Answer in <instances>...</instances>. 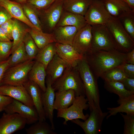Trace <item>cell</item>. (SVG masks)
Returning a JSON list of instances; mask_svg holds the SVG:
<instances>
[{"instance_id":"cell-1","label":"cell","mask_w":134,"mask_h":134,"mask_svg":"<svg viewBox=\"0 0 134 134\" xmlns=\"http://www.w3.org/2000/svg\"><path fill=\"white\" fill-rule=\"evenodd\" d=\"M127 53L114 49L91 52L84 56L93 73L98 78L110 69L119 67L127 63Z\"/></svg>"},{"instance_id":"cell-2","label":"cell","mask_w":134,"mask_h":134,"mask_svg":"<svg viewBox=\"0 0 134 134\" xmlns=\"http://www.w3.org/2000/svg\"><path fill=\"white\" fill-rule=\"evenodd\" d=\"M76 68L82 80L90 111L97 109L102 113L103 112L100 106L98 78L93 73L84 58L78 61Z\"/></svg>"},{"instance_id":"cell-3","label":"cell","mask_w":134,"mask_h":134,"mask_svg":"<svg viewBox=\"0 0 134 134\" xmlns=\"http://www.w3.org/2000/svg\"><path fill=\"white\" fill-rule=\"evenodd\" d=\"M52 86L55 91L60 92L72 89L74 91L76 97L85 96L82 80L76 67L69 66Z\"/></svg>"},{"instance_id":"cell-4","label":"cell","mask_w":134,"mask_h":134,"mask_svg":"<svg viewBox=\"0 0 134 134\" xmlns=\"http://www.w3.org/2000/svg\"><path fill=\"white\" fill-rule=\"evenodd\" d=\"M112 36L115 49L127 53L134 49V41L125 30L118 19L111 16L105 24Z\"/></svg>"},{"instance_id":"cell-5","label":"cell","mask_w":134,"mask_h":134,"mask_svg":"<svg viewBox=\"0 0 134 134\" xmlns=\"http://www.w3.org/2000/svg\"><path fill=\"white\" fill-rule=\"evenodd\" d=\"M35 61L29 59L9 67L5 73L0 85H23L28 80L29 73Z\"/></svg>"},{"instance_id":"cell-6","label":"cell","mask_w":134,"mask_h":134,"mask_svg":"<svg viewBox=\"0 0 134 134\" xmlns=\"http://www.w3.org/2000/svg\"><path fill=\"white\" fill-rule=\"evenodd\" d=\"M86 96L80 95L76 97L73 103L68 107L57 110V117L64 119L63 124L67 125L69 121L77 119L86 120L89 116L87 114H84V110H87L89 107L87 103L88 100Z\"/></svg>"},{"instance_id":"cell-7","label":"cell","mask_w":134,"mask_h":134,"mask_svg":"<svg viewBox=\"0 0 134 134\" xmlns=\"http://www.w3.org/2000/svg\"><path fill=\"white\" fill-rule=\"evenodd\" d=\"M91 26L92 48L90 52L115 49L111 35L105 24Z\"/></svg>"},{"instance_id":"cell-8","label":"cell","mask_w":134,"mask_h":134,"mask_svg":"<svg viewBox=\"0 0 134 134\" xmlns=\"http://www.w3.org/2000/svg\"><path fill=\"white\" fill-rule=\"evenodd\" d=\"M111 16L100 0H93L84 16L91 26L105 24Z\"/></svg>"},{"instance_id":"cell-9","label":"cell","mask_w":134,"mask_h":134,"mask_svg":"<svg viewBox=\"0 0 134 134\" xmlns=\"http://www.w3.org/2000/svg\"><path fill=\"white\" fill-rule=\"evenodd\" d=\"M90 115L84 121L77 119L71 122L80 126L85 134H98L100 131L103 122L108 112L100 113L97 109L90 111Z\"/></svg>"},{"instance_id":"cell-10","label":"cell","mask_w":134,"mask_h":134,"mask_svg":"<svg viewBox=\"0 0 134 134\" xmlns=\"http://www.w3.org/2000/svg\"><path fill=\"white\" fill-rule=\"evenodd\" d=\"M25 119L15 113H4L0 118V134H11L24 129L26 124Z\"/></svg>"},{"instance_id":"cell-11","label":"cell","mask_w":134,"mask_h":134,"mask_svg":"<svg viewBox=\"0 0 134 134\" xmlns=\"http://www.w3.org/2000/svg\"><path fill=\"white\" fill-rule=\"evenodd\" d=\"M92 29V26L87 24L78 31L72 42V46L77 51L83 56L91 51Z\"/></svg>"},{"instance_id":"cell-12","label":"cell","mask_w":134,"mask_h":134,"mask_svg":"<svg viewBox=\"0 0 134 134\" xmlns=\"http://www.w3.org/2000/svg\"><path fill=\"white\" fill-rule=\"evenodd\" d=\"M4 111L8 113H17L19 114L25 119L27 124H33L38 121L39 119L34 106L27 105L14 99L6 107Z\"/></svg>"},{"instance_id":"cell-13","label":"cell","mask_w":134,"mask_h":134,"mask_svg":"<svg viewBox=\"0 0 134 134\" xmlns=\"http://www.w3.org/2000/svg\"><path fill=\"white\" fill-rule=\"evenodd\" d=\"M0 94L10 97L27 105L34 106L30 95L23 85H0Z\"/></svg>"},{"instance_id":"cell-14","label":"cell","mask_w":134,"mask_h":134,"mask_svg":"<svg viewBox=\"0 0 134 134\" xmlns=\"http://www.w3.org/2000/svg\"><path fill=\"white\" fill-rule=\"evenodd\" d=\"M45 91H42V97L44 110L46 118L48 119L53 130H55L54 121L53 106L55 98V91L52 86L50 78L47 77Z\"/></svg>"},{"instance_id":"cell-15","label":"cell","mask_w":134,"mask_h":134,"mask_svg":"<svg viewBox=\"0 0 134 134\" xmlns=\"http://www.w3.org/2000/svg\"><path fill=\"white\" fill-rule=\"evenodd\" d=\"M30 95L34 107L39 116L38 121H45L46 117L43 108L42 100L41 90L34 81L28 79L23 85Z\"/></svg>"},{"instance_id":"cell-16","label":"cell","mask_w":134,"mask_h":134,"mask_svg":"<svg viewBox=\"0 0 134 134\" xmlns=\"http://www.w3.org/2000/svg\"><path fill=\"white\" fill-rule=\"evenodd\" d=\"M56 53L69 66L75 67L84 56L77 51L72 45L56 42Z\"/></svg>"},{"instance_id":"cell-17","label":"cell","mask_w":134,"mask_h":134,"mask_svg":"<svg viewBox=\"0 0 134 134\" xmlns=\"http://www.w3.org/2000/svg\"><path fill=\"white\" fill-rule=\"evenodd\" d=\"M0 6L5 9L12 18L23 22L31 29L38 30L27 18L21 4L10 0H0Z\"/></svg>"},{"instance_id":"cell-18","label":"cell","mask_w":134,"mask_h":134,"mask_svg":"<svg viewBox=\"0 0 134 134\" xmlns=\"http://www.w3.org/2000/svg\"><path fill=\"white\" fill-rule=\"evenodd\" d=\"M69 65L56 53L48 64L46 69L47 77L52 84L63 74Z\"/></svg>"},{"instance_id":"cell-19","label":"cell","mask_w":134,"mask_h":134,"mask_svg":"<svg viewBox=\"0 0 134 134\" xmlns=\"http://www.w3.org/2000/svg\"><path fill=\"white\" fill-rule=\"evenodd\" d=\"M63 0H55L44 10L45 17L49 28L54 29L64 11Z\"/></svg>"},{"instance_id":"cell-20","label":"cell","mask_w":134,"mask_h":134,"mask_svg":"<svg viewBox=\"0 0 134 134\" xmlns=\"http://www.w3.org/2000/svg\"><path fill=\"white\" fill-rule=\"evenodd\" d=\"M117 102L120 104L118 106L107 108L109 114L106 116L107 119L111 116L115 115L118 113H125L134 116V94L125 98H119Z\"/></svg>"},{"instance_id":"cell-21","label":"cell","mask_w":134,"mask_h":134,"mask_svg":"<svg viewBox=\"0 0 134 134\" xmlns=\"http://www.w3.org/2000/svg\"><path fill=\"white\" fill-rule=\"evenodd\" d=\"M53 34L56 42L72 45L74 38L78 30L75 27L60 26L56 27Z\"/></svg>"},{"instance_id":"cell-22","label":"cell","mask_w":134,"mask_h":134,"mask_svg":"<svg viewBox=\"0 0 134 134\" xmlns=\"http://www.w3.org/2000/svg\"><path fill=\"white\" fill-rule=\"evenodd\" d=\"M87 24L84 16L64 10L56 27L72 26L76 27L78 30Z\"/></svg>"},{"instance_id":"cell-23","label":"cell","mask_w":134,"mask_h":134,"mask_svg":"<svg viewBox=\"0 0 134 134\" xmlns=\"http://www.w3.org/2000/svg\"><path fill=\"white\" fill-rule=\"evenodd\" d=\"M47 76L46 68L41 63L35 61L28 74V79L36 83L41 90L45 91V78Z\"/></svg>"},{"instance_id":"cell-24","label":"cell","mask_w":134,"mask_h":134,"mask_svg":"<svg viewBox=\"0 0 134 134\" xmlns=\"http://www.w3.org/2000/svg\"><path fill=\"white\" fill-rule=\"evenodd\" d=\"M100 0L110 15L114 17L118 18L126 12L133 10L122 0Z\"/></svg>"},{"instance_id":"cell-25","label":"cell","mask_w":134,"mask_h":134,"mask_svg":"<svg viewBox=\"0 0 134 134\" xmlns=\"http://www.w3.org/2000/svg\"><path fill=\"white\" fill-rule=\"evenodd\" d=\"M76 97L74 90L70 89L55 92L53 108L57 110L66 108L73 103Z\"/></svg>"},{"instance_id":"cell-26","label":"cell","mask_w":134,"mask_h":134,"mask_svg":"<svg viewBox=\"0 0 134 134\" xmlns=\"http://www.w3.org/2000/svg\"><path fill=\"white\" fill-rule=\"evenodd\" d=\"M93 0H63L64 11L84 16Z\"/></svg>"},{"instance_id":"cell-27","label":"cell","mask_w":134,"mask_h":134,"mask_svg":"<svg viewBox=\"0 0 134 134\" xmlns=\"http://www.w3.org/2000/svg\"><path fill=\"white\" fill-rule=\"evenodd\" d=\"M27 30L39 49L42 48L49 44L56 42L53 34L45 33L42 31L31 28L27 29Z\"/></svg>"},{"instance_id":"cell-28","label":"cell","mask_w":134,"mask_h":134,"mask_svg":"<svg viewBox=\"0 0 134 134\" xmlns=\"http://www.w3.org/2000/svg\"><path fill=\"white\" fill-rule=\"evenodd\" d=\"M13 21L12 33L13 42L11 54L23 42L25 35L28 33L27 29L23 27L17 20L15 19Z\"/></svg>"},{"instance_id":"cell-29","label":"cell","mask_w":134,"mask_h":134,"mask_svg":"<svg viewBox=\"0 0 134 134\" xmlns=\"http://www.w3.org/2000/svg\"><path fill=\"white\" fill-rule=\"evenodd\" d=\"M54 43L49 44L42 48L39 49L35 59L42 64L46 68L56 53L55 44Z\"/></svg>"},{"instance_id":"cell-30","label":"cell","mask_w":134,"mask_h":134,"mask_svg":"<svg viewBox=\"0 0 134 134\" xmlns=\"http://www.w3.org/2000/svg\"><path fill=\"white\" fill-rule=\"evenodd\" d=\"M104 87L107 91L116 94L120 98L126 97L134 94V92L127 89L122 83L120 82L104 81Z\"/></svg>"},{"instance_id":"cell-31","label":"cell","mask_w":134,"mask_h":134,"mask_svg":"<svg viewBox=\"0 0 134 134\" xmlns=\"http://www.w3.org/2000/svg\"><path fill=\"white\" fill-rule=\"evenodd\" d=\"M118 18L125 30L134 41V11L127 12Z\"/></svg>"},{"instance_id":"cell-32","label":"cell","mask_w":134,"mask_h":134,"mask_svg":"<svg viewBox=\"0 0 134 134\" xmlns=\"http://www.w3.org/2000/svg\"><path fill=\"white\" fill-rule=\"evenodd\" d=\"M45 121H38L26 130L28 134H57Z\"/></svg>"},{"instance_id":"cell-33","label":"cell","mask_w":134,"mask_h":134,"mask_svg":"<svg viewBox=\"0 0 134 134\" xmlns=\"http://www.w3.org/2000/svg\"><path fill=\"white\" fill-rule=\"evenodd\" d=\"M21 4L24 12L28 19L38 30L42 31L36 9L27 2Z\"/></svg>"},{"instance_id":"cell-34","label":"cell","mask_w":134,"mask_h":134,"mask_svg":"<svg viewBox=\"0 0 134 134\" xmlns=\"http://www.w3.org/2000/svg\"><path fill=\"white\" fill-rule=\"evenodd\" d=\"M8 58L9 67L25 62L29 59L26 52L23 42L11 54Z\"/></svg>"},{"instance_id":"cell-35","label":"cell","mask_w":134,"mask_h":134,"mask_svg":"<svg viewBox=\"0 0 134 134\" xmlns=\"http://www.w3.org/2000/svg\"><path fill=\"white\" fill-rule=\"evenodd\" d=\"M127 77L122 70L119 67L112 68L106 71L100 77L104 81H118L121 82Z\"/></svg>"},{"instance_id":"cell-36","label":"cell","mask_w":134,"mask_h":134,"mask_svg":"<svg viewBox=\"0 0 134 134\" xmlns=\"http://www.w3.org/2000/svg\"><path fill=\"white\" fill-rule=\"evenodd\" d=\"M23 42L26 52L29 59H35L39 49L28 33L26 34Z\"/></svg>"},{"instance_id":"cell-37","label":"cell","mask_w":134,"mask_h":134,"mask_svg":"<svg viewBox=\"0 0 134 134\" xmlns=\"http://www.w3.org/2000/svg\"><path fill=\"white\" fill-rule=\"evenodd\" d=\"M123 118L124 124V134H134V116L124 114L121 113Z\"/></svg>"},{"instance_id":"cell-38","label":"cell","mask_w":134,"mask_h":134,"mask_svg":"<svg viewBox=\"0 0 134 134\" xmlns=\"http://www.w3.org/2000/svg\"><path fill=\"white\" fill-rule=\"evenodd\" d=\"M13 42L0 41V62L4 61L11 54Z\"/></svg>"},{"instance_id":"cell-39","label":"cell","mask_w":134,"mask_h":134,"mask_svg":"<svg viewBox=\"0 0 134 134\" xmlns=\"http://www.w3.org/2000/svg\"><path fill=\"white\" fill-rule=\"evenodd\" d=\"M55 0H28L27 2L36 9L45 10L49 7Z\"/></svg>"},{"instance_id":"cell-40","label":"cell","mask_w":134,"mask_h":134,"mask_svg":"<svg viewBox=\"0 0 134 134\" xmlns=\"http://www.w3.org/2000/svg\"><path fill=\"white\" fill-rule=\"evenodd\" d=\"M13 22V20L11 18L0 26L7 36L10 40H12V33Z\"/></svg>"},{"instance_id":"cell-41","label":"cell","mask_w":134,"mask_h":134,"mask_svg":"<svg viewBox=\"0 0 134 134\" xmlns=\"http://www.w3.org/2000/svg\"><path fill=\"white\" fill-rule=\"evenodd\" d=\"M119 67L127 77L134 78V64L126 63Z\"/></svg>"},{"instance_id":"cell-42","label":"cell","mask_w":134,"mask_h":134,"mask_svg":"<svg viewBox=\"0 0 134 134\" xmlns=\"http://www.w3.org/2000/svg\"><path fill=\"white\" fill-rule=\"evenodd\" d=\"M13 99L9 96L0 94V112L4 110L6 107L12 102Z\"/></svg>"},{"instance_id":"cell-43","label":"cell","mask_w":134,"mask_h":134,"mask_svg":"<svg viewBox=\"0 0 134 134\" xmlns=\"http://www.w3.org/2000/svg\"><path fill=\"white\" fill-rule=\"evenodd\" d=\"M9 67V60L0 62V86L5 73Z\"/></svg>"},{"instance_id":"cell-44","label":"cell","mask_w":134,"mask_h":134,"mask_svg":"<svg viewBox=\"0 0 134 134\" xmlns=\"http://www.w3.org/2000/svg\"><path fill=\"white\" fill-rule=\"evenodd\" d=\"M121 82L127 89L134 92V78L126 77Z\"/></svg>"},{"instance_id":"cell-45","label":"cell","mask_w":134,"mask_h":134,"mask_svg":"<svg viewBox=\"0 0 134 134\" xmlns=\"http://www.w3.org/2000/svg\"><path fill=\"white\" fill-rule=\"evenodd\" d=\"M4 9L0 11V26L8 20L12 18L8 12Z\"/></svg>"},{"instance_id":"cell-46","label":"cell","mask_w":134,"mask_h":134,"mask_svg":"<svg viewBox=\"0 0 134 134\" xmlns=\"http://www.w3.org/2000/svg\"><path fill=\"white\" fill-rule=\"evenodd\" d=\"M127 63L134 64V49L127 53Z\"/></svg>"},{"instance_id":"cell-47","label":"cell","mask_w":134,"mask_h":134,"mask_svg":"<svg viewBox=\"0 0 134 134\" xmlns=\"http://www.w3.org/2000/svg\"><path fill=\"white\" fill-rule=\"evenodd\" d=\"M11 40L7 37L5 32L0 26V41L6 42Z\"/></svg>"},{"instance_id":"cell-48","label":"cell","mask_w":134,"mask_h":134,"mask_svg":"<svg viewBox=\"0 0 134 134\" xmlns=\"http://www.w3.org/2000/svg\"><path fill=\"white\" fill-rule=\"evenodd\" d=\"M127 3L131 9L134 11V0H122Z\"/></svg>"},{"instance_id":"cell-49","label":"cell","mask_w":134,"mask_h":134,"mask_svg":"<svg viewBox=\"0 0 134 134\" xmlns=\"http://www.w3.org/2000/svg\"><path fill=\"white\" fill-rule=\"evenodd\" d=\"M28 0H15V1L20 4H22L27 2Z\"/></svg>"}]
</instances>
